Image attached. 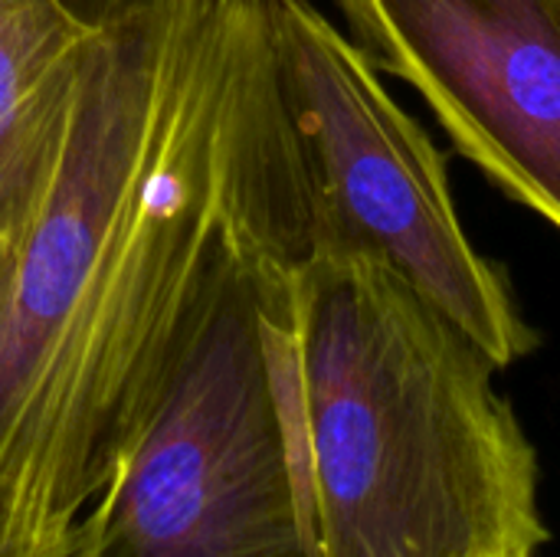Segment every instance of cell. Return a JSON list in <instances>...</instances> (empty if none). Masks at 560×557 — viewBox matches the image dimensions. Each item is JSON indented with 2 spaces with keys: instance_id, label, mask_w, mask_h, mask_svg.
Segmentation results:
<instances>
[{
  "instance_id": "cell-1",
  "label": "cell",
  "mask_w": 560,
  "mask_h": 557,
  "mask_svg": "<svg viewBox=\"0 0 560 557\" xmlns=\"http://www.w3.org/2000/svg\"><path fill=\"white\" fill-rule=\"evenodd\" d=\"M46 190L0 266V512L79 525L230 259L312 230L266 0H95Z\"/></svg>"
},
{
  "instance_id": "cell-2",
  "label": "cell",
  "mask_w": 560,
  "mask_h": 557,
  "mask_svg": "<svg viewBox=\"0 0 560 557\" xmlns=\"http://www.w3.org/2000/svg\"><path fill=\"white\" fill-rule=\"evenodd\" d=\"M262 328L312 557H535L538 456L495 361L390 266L276 253Z\"/></svg>"
},
{
  "instance_id": "cell-3",
  "label": "cell",
  "mask_w": 560,
  "mask_h": 557,
  "mask_svg": "<svg viewBox=\"0 0 560 557\" xmlns=\"http://www.w3.org/2000/svg\"><path fill=\"white\" fill-rule=\"evenodd\" d=\"M312 230L243 246L85 512V557H312L262 328V272Z\"/></svg>"
},
{
  "instance_id": "cell-4",
  "label": "cell",
  "mask_w": 560,
  "mask_h": 557,
  "mask_svg": "<svg viewBox=\"0 0 560 557\" xmlns=\"http://www.w3.org/2000/svg\"><path fill=\"white\" fill-rule=\"evenodd\" d=\"M266 16L315 243L390 266L499 371L532 355L538 335L505 276L472 246L440 148L394 102L371 59L312 0H266Z\"/></svg>"
},
{
  "instance_id": "cell-5",
  "label": "cell",
  "mask_w": 560,
  "mask_h": 557,
  "mask_svg": "<svg viewBox=\"0 0 560 557\" xmlns=\"http://www.w3.org/2000/svg\"><path fill=\"white\" fill-rule=\"evenodd\" d=\"M377 72L456 151L560 230V0H335Z\"/></svg>"
},
{
  "instance_id": "cell-6",
  "label": "cell",
  "mask_w": 560,
  "mask_h": 557,
  "mask_svg": "<svg viewBox=\"0 0 560 557\" xmlns=\"http://www.w3.org/2000/svg\"><path fill=\"white\" fill-rule=\"evenodd\" d=\"M95 0H0V236L33 217L69 115Z\"/></svg>"
},
{
  "instance_id": "cell-7",
  "label": "cell",
  "mask_w": 560,
  "mask_h": 557,
  "mask_svg": "<svg viewBox=\"0 0 560 557\" xmlns=\"http://www.w3.org/2000/svg\"><path fill=\"white\" fill-rule=\"evenodd\" d=\"M75 555H79V552H75ZM75 555H66V557H75ZM0 557H39V555H33V552H26L23 545H16V542H13V535H10V529H7L3 512H0Z\"/></svg>"
},
{
  "instance_id": "cell-8",
  "label": "cell",
  "mask_w": 560,
  "mask_h": 557,
  "mask_svg": "<svg viewBox=\"0 0 560 557\" xmlns=\"http://www.w3.org/2000/svg\"><path fill=\"white\" fill-rule=\"evenodd\" d=\"M3 253H7V240L0 236V266H3Z\"/></svg>"
},
{
  "instance_id": "cell-9",
  "label": "cell",
  "mask_w": 560,
  "mask_h": 557,
  "mask_svg": "<svg viewBox=\"0 0 560 557\" xmlns=\"http://www.w3.org/2000/svg\"><path fill=\"white\" fill-rule=\"evenodd\" d=\"M75 557H85V552H82V548H79V555H75Z\"/></svg>"
}]
</instances>
